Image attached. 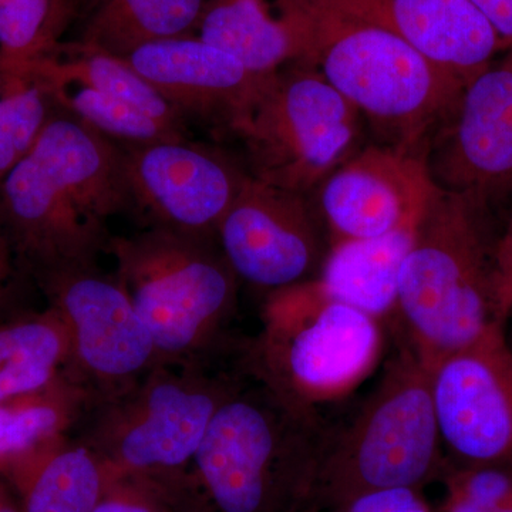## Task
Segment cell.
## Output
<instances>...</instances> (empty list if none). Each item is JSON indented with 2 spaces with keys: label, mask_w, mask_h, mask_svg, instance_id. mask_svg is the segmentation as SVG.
<instances>
[{
  "label": "cell",
  "mask_w": 512,
  "mask_h": 512,
  "mask_svg": "<svg viewBox=\"0 0 512 512\" xmlns=\"http://www.w3.org/2000/svg\"><path fill=\"white\" fill-rule=\"evenodd\" d=\"M46 90L57 106L120 147L146 146L187 136L184 128L170 126L126 101L96 90L79 86Z\"/></svg>",
  "instance_id": "484cf974"
},
{
  "label": "cell",
  "mask_w": 512,
  "mask_h": 512,
  "mask_svg": "<svg viewBox=\"0 0 512 512\" xmlns=\"http://www.w3.org/2000/svg\"><path fill=\"white\" fill-rule=\"evenodd\" d=\"M326 420L292 409L245 370L184 483L210 512H268L308 490Z\"/></svg>",
  "instance_id": "8992f818"
},
{
  "label": "cell",
  "mask_w": 512,
  "mask_h": 512,
  "mask_svg": "<svg viewBox=\"0 0 512 512\" xmlns=\"http://www.w3.org/2000/svg\"><path fill=\"white\" fill-rule=\"evenodd\" d=\"M417 222L383 237L329 245L313 281L330 298L384 323L396 319L400 272Z\"/></svg>",
  "instance_id": "d6986e66"
},
{
  "label": "cell",
  "mask_w": 512,
  "mask_h": 512,
  "mask_svg": "<svg viewBox=\"0 0 512 512\" xmlns=\"http://www.w3.org/2000/svg\"><path fill=\"white\" fill-rule=\"evenodd\" d=\"M97 402L96 392L67 370L42 389L0 400V474L70 434Z\"/></svg>",
  "instance_id": "7402d4cb"
},
{
  "label": "cell",
  "mask_w": 512,
  "mask_h": 512,
  "mask_svg": "<svg viewBox=\"0 0 512 512\" xmlns=\"http://www.w3.org/2000/svg\"><path fill=\"white\" fill-rule=\"evenodd\" d=\"M491 23L501 43L512 46V0H470Z\"/></svg>",
  "instance_id": "d6a6232c"
},
{
  "label": "cell",
  "mask_w": 512,
  "mask_h": 512,
  "mask_svg": "<svg viewBox=\"0 0 512 512\" xmlns=\"http://www.w3.org/2000/svg\"><path fill=\"white\" fill-rule=\"evenodd\" d=\"M12 242L0 221V316L12 312L25 276Z\"/></svg>",
  "instance_id": "4dcf8cb0"
},
{
  "label": "cell",
  "mask_w": 512,
  "mask_h": 512,
  "mask_svg": "<svg viewBox=\"0 0 512 512\" xmlns=\"http://www.w3.org/2000/svg\"><path fill=\"white\" fill-rule=\"evenodd\" d=\"M107 252L153 338L158 363H208L225 348L239 279L217 237L147 227L111 237Z\"/></svg>",
  "instance_id": "5b68a950"
},
{
  "label": "cell",
  "mask_w": 512,
  "mask_h": 512,
  "mask_svg": "<svg viewBox=\"0 0 512 512\" xmlns=\"http://www.w3.org/2000/svg\"><path fill=\"white\" fill-rule=\"evenodd\" d=\"M0 512H20L19 505L13 503L12 500L5 494L2 503H0Z\"/></svg>",
  "instance_id": "d590c367"
},
{
  "label": "cell",
  "mask_w": 512,
  "mask_h": 512,
  "mask_svg": "<svg viewBox=\"0 0 512 512\" xmlns=\"http://www.w3.org/2000/svg\"><path fill=\"white\" fill-rule=\"evenodd\" d=\"M133 211L147 227L217 237V228L249 177L227 151L187 136L121 147Z\"/></svg>",
  "instance_id": "8fae6325"
},
{
  "label": "cell",
  "mask_w": 512,
  "mask_h": 512,
  "mask_svg": "<svg viewBox=\"0 0 512 512\" xmlns=\"http://www.w3.org/2000/svg\"><path fill=\"white\" fill-rule=\"evenodd\" d=\"M89 0H0V70L46 55Z\"/></svg>",
  "instance_id": "d4e9b609"
},
{
  "label": "cell",
  "mask_w": 512,
  "mask_h": 512,
  "mask_svg": "<svg viewBox=\"0 0 512 512\" xmlns=\"http://www.w3.org/2000/svg\"><path fill=\"white\" fill-rule=\"evenodd\" d=\"M124 60L185 121L198 119L234 131L266 77L197 35L138 47Z\"/></svg>",
  "instance_id": "2e32d148"
},
{
  "label": "cell",
  "mask_w": 512,
  "mask_h": 512,
  "mask_svg": "<svg viewBox=\"0 0 512 512\" xmlns=\"http://www.w3.org/2000/svg\"><path fill=\"white\" fill-rule=\"evenodd\" d=\"M180 512H210L192 495L188 488L180 490Z\"/></svg>",
  "instance_id": "e575fe53"
},
{
  "label": "cell",
  "mask_w": 512,
  "mask_h": 512,
  "mask_svg": "<svg viewBox=\"0 0 512 512\" xmlns=\"http://www.w3.org/2000/svg\"><path fill=\"white\" fill-rule=\"evenodd\" d=\"M495 305L501 322L512 315V222L495 248Z\"/></svg>",
  "instance_id": "1f68e13d"
},
{
  "label": "cell",
  "mask_w": 512,
  "mask_h": 512,
  "mask_svg": "<svg viewBox=\"0 0 512 512\" xmlns=\"http://www.w3.org/2000/svg\"><path fill=\"white\" fill-rule=\"evenodd\" d=\"M308 195L249 174L217 228L239 281L274 292L315 278L328 247Z\"/></svg>",
  "instance_id": "7c38bea8"
},
{
  "label": "cell",
  "mask_w": 512,
  "mask_h": 512,
  "mask_svg": "<svg viewBox=\"0 0 512 512\" xmlns=\"http://www.w3.org/2000/svg\"><path fill=\"white\" fill-rule=\"evenodd\" d=\"M454 497L471 503H512V477L500 466H474L457 478Z\"/></svg>",
  "instance_id": "f1b7e54d"
},
{
  "label": "cell",
  "mask_w": 512,
  "mask_h": 512,
  "mask_svg": "<svg viewBox=\"0 0 512 512\" xmlns=\"http://www.w3.org/2000/svg\"><path fill=\"white\" fill-rule=\"evenodd\" d=\"M426 161L439 190L484 207L512 191V56L464 86L430 137Z\"/></svg>",
  "instance_id": "5bb4252c"
},
{
  "label": "cell",
  "mask_w": 512,
  "mask_h": 512,
  "mask_svg": "<svg viewBox=\"0 0 512 512\" xmlns=\"http://www.w3.org/2000/svg\"><path fill=\"white\" fill-rule=\"evenodd\" d=\"M441 446L474 466L512 463V346L504 326L430 372Z\"/></svg>",
  "instance_id": "4fadbf2b"
},
{
  "label": "cell",
  "mask_w": 512,
  "mask_h": 512,
  "mask_svg": "<svg viewBox=\"0 0 512 512\" xmlns=\"http://www.w3.org/2000/svg\"><path fill=\"white\" fill-rule=\"evenodd\" d=\"M93 512H180V485L144 477H113Z\"/></svg>",
  "instance_id": "83f0119b"
},
{
  "label": "cell",
  "mask_w": 512,
  "mask_h": 512,
  "mask_svg": "<svg viewBox=\"0 0 512 512\" xmlns=\"http://www.w3.org/2000/svg\"><path fill=\"white\" fill-rule=\"evenodd\" d=\"M69 333L67 372L99 400L126 389L158 365L153 338L116 275L97 266L37 279Z\"/></svg>",
  "instance_id": "30bf717a"
},
{
  "label": "cell",
  "mask_w": 512,
  "mask_h": 512,
  "mask_svg": "<svg viewBox=\"0 0 512 512\" xmlns=\"http://www.w3.org/2000/svg\"><path fill=\"white\" fill-rule=\"evenodd\" d=\"M130 211L121 147L56 103L35 147L0 185V221L35 282L97 266L110 218Z\"/></svg>",
  "instance_id": "6da1fadb"
},
{
  "label": "cell",
  "mask_w": 512,
  "mask_h": 512,
  "mask_svg": "<svg viewBox=\"0 0 512 512\" xmlns=\"http://www.w3.org/2000/svg\"><path fill=\"white\" fill-rule=\"evenodd\" d=\"M19 495L20 512H93L111 473L83 440L60 437L5 476Z\"/></svg>",
  "instance_id": "ffe728a7"
},
{
  "label": "cell",
  "mask_w": 512,
  "mask_h": 512,
  "mask_svg": "<svg viewBox=\"0 0 512 512\" xmlns=\"http://www.w3.org/2000/svg\"><path fill=\"white\" fill-rule=\"evenodd\" d=\"M427 150L387 144L360 148L316 188L320 225L329 245L383 237L419 221L436 197Z\"/></svg>",
  "instance_id": "9a60e30c"
},
{
  "label": "cell",
  "mask_w": 512,
  "mask_h": 512,
  "mask_svg": "<svg viewBox=\"0 0 512 512\" xmlns=\"http://www.w3.org/2000/svg\"><path fill=\"white\" fill-rule=\"evenodd\" d=\"M448 512H512V503L478 504L464 498L453 497Z\"/></svg>",
  "instance_id": "836d02e7"
},
{
  "label": "cell",
  "mask_w": 512,
  "mask_h": 512,
  "mask_svg": "<svg viewBox=\"0 0 512 512\" xmlns=\"http://www.w3.org/2000/svg\"><path fill=\"white\" fill-rule=\"evenodd\" d=\"M245 376L211 370L210 362L158 363L126 389L99 400L79 439L96 451L113 477L183 480L212 417Z\"/></svg>",
  "instance_id": "ba28073f"
},
{
  "label": "cell",
  "mask_w": 512,
  "mask_h": 512,
  "mask_svg": "<svg viewBox=\"0 0 512 512\" xmlns=\"http://www.w3.org/2000/svg\"><path fill=\"white\" fill-rule=\"evenodd\" d=\"M399 36L440 69L468 83L503 46L470 0H320Z\"/></svg>",
  "instance_id": "e0dca14e"
},
{
  "label": "cell",
  "mask_w": 512,
  "mask_h": 512,
  "mask_svg": "<svg viewBox=\"0 0 512 512\" xmlns=\"http://www.w3.org/2000/svg\"><path fill=\"white\" fill-rule=\"evenodd\" d=\"M0 185L23 160L55 107L42 84L0 73Z\"/></svg>",
  "instance_id": "4316f807"
},
{
  "label": "cell",
  "mask_w": 512,
  "mask_h": 512,
  "mask_svg": "<svg viewBox=\"0 0 512 512\" xmlns=\"http://www.w3.org/2000/svg\"><path fill=\"white\" fill-rule=\"evenodd\" d=\"M3 73L35 80L46 89L79 86L126 101L150 116L187 130V121L124 59L79 42L57 43L46 55Z\"/></svg>",
  "instance_id": "44dd1931"
},
{
  "label": "cell",
  "mask_w": 512,
  "mask_h": 512,
  "mask_svg": "<svg viewBox=\"0 0 512 512\" xmlns=\"http://www.w3.org/2000/svg\"><path fill=\"white\" fill-rule=\"evenodd\" d=\"M487 210L466 195L440 190L417 222L389 330L429 372L444 357L504 326L495 305L497 241Z\"/></svg>",
  "instance_id": "7a4b0ae2"
},
{
  "label": "cell",
  "mask_w": 512,
  "mask_h": 512,
  "mask_svg": "<svg viewBox=\"0 0 512 512\" xmlns=\"http://www.w3.org/2000/svg\"><path fill=\"white\" fill-rule=\"evenodd\" d=\"M5 491L2 490V488H0V503H2V500H3V497H5Z\"/></svg>",
  "instance_id": "8d00e7d4"
},
{
  "label": "cell",
  "mask_w": 512,
  "mask_h": 512,
  "mask_svg": "<svg viewBox=\"0 0 512 512\" xmlns=\"http://www.w3.org/2000/svg\"><path fill=\"white\" fill-rule=\"evenodd\" d=\"M70 355L69 333L52 306L0 316V400L52 383L66 372Z\"/></svg>",
  "instance_id": "cb8c5ba5"
},
{
  "label": "cell",
  "mask_w": 512,
  "mask_h": 512,
  "mask_svg": "<svg viewBox=\"0 0 512 512\" xmlns=\"http://www.w3.org/2000/svg\"><path fill=\"white\" fill-rule=\"evenodd\" d=\"M394 339L396 350L365 400L343 419L326 421L308 490L350 501L384 488H414L439 463L430 372L400 336Z\"/></svg>",
  "instance_id": "52a82bcc"
},
{
  "label": "cell",
  "mask_w": 512,
  "mask_h": 512,
  "mask_svg": "<svg viewBox=\"0 0 512 512\" xmlns=\"http://www.w3.org/2000/svg\"><path fill=\"white\" fill-rule=\"evenodd\" d=\"M197 36L261 77L303 62L308 52L302 0H210Z\"/></svg>",
  "instance_id": "ac0fdd59"
},
{
  "label": "cell",
  "mask_w": 512,
  "mask_h": 512,
  "mask_svg": "<svg viewBox=\"0 0 512 512\" xmlns=\"http://www.w3.org/2000/svg\"><path fill=\"white\" fill-rule=\"evenodd\" d=\"M210 0H89L76 42L124 59L138 47L197 35Z\"/></svg>",
  "instance_id": "603a6c76"
},
{
  "label": "cell",
  "mask_w": 512,
  "mask_h": 512,
  "mask_svg": "<svg viewBox=\"0 0 512 512\" xmlns=\"http://www.w3.org/2000/svg\"><path fill=\"white\" fill-rule=\"evenodd\" d=\"M302 8L308 52L301 63L369 120L382 144L427 150L466 83L375 23L320 0H302Z\"/></svg>",
  "instance_id": "3957f363"
},
{
  "label": "cell",
  "mask_w": 512,
  "mask_h": 512,
  "mask_svg": "<svg viewBox=\"0 0 512 512\" xmlns=\"http://www.w3.org/2000/svg\"><path fill=\"white\" fill-rule=\"evenodd\" d=\"M362 119L318 70L293 63L266 77L234 133L252 177L308 195L360 150Z\"/></svg>",
  "instance_id": "9c48e42d"
},
{
  "label": "cell",
  "mask_w": 512,
  "mask_h": 512,
  "mask_svg": "<svg viewBox=\"0 0 512 512\" xmlns=\"http://www.w3.org/2000/svg\"><path fill=\"white\" fill-rule=\"evenodd\" d=\"M386 325L326 295L313 279L269 292L245 370L309 416L348 399L382 360Z\"/></svg>",
  "instance_id": "277c9868"
},
{
  "label": "cell",
  "mask_w": 512,
  "mask_h": 512,
  "mask_svg": "<svg viewBox=\"0 0 512 512\" xmlns=\"http://www.w3.org/2000/svg\"><path fill=\"white\" fill-rule=\"evenodd\" d=\"M345 512H429L414 488H384L349 501Z\"/></svg>",
  "instance_id": "f546056e"
}]
</instances>
